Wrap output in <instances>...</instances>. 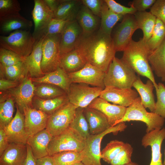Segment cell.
<instances>
[{"label":"cell","mask_w":165,"mask_h":165,"mask_svg":"<svg viewBox=\"0 0 165 165\" xmlns=\"http://www.w3.org/2000/svg\"><path fill=\"white\" fill-rule=\"evenodd\" d=\"M76 48L81 51L87 63L105 72L116 52L111 35L100 28L90 35H83Z\"/></svg>","instance_id":"1"},{"label":"cell","mask_w":165,"mask_h":165,"mask_svg":"<svg viewBox=\"0 0 165 165\" xmlns=\"http://www.w3.org/2000/svg\"><path fill=\"white\" fill-rule=\"evenodd\" d=\"M150 52L142 38L138 41L132 40L123 51L121 60L138 75L145 77L152 82L156 90L158 88L153 71L149 62Z\"/></svg>","instance_id":"2"},{"label":"cell","mask_w":165,"mask_h":165,"mask_svg":"<svg viewBox=\"0 0 165 165\" xmlns=\"http://www.w3.org/2000/svg\"><path fill=\"white\" fill-rule=\"evenodd\" d=\"M145 109L141 103L140 97H138L127 108L123 117L117 122L114 126L122 122L138 121L145 124L146 133L161 129L164 125V119L155 112H148Z\"/></svg>","instance_id":"3"},{"label":"cell","mask_w":165,"mask_h":165,"mask_svg":"<svg viewBox=\"0 0 165 165\" xmlns=\"http://www.w3.org/2000/svg\"><path fill=\"white\" fill-rule=\"evenodd\" d=\"M137 77L135 72L121 59L115 57L105 73V87L131 88Z\"/></svg>","instance_id":"4"},{"label":"cell","mask_w":165,"mask_h":165,"mask_svg":"<svg viewBox=\"0 0 165 165\" xmlns=\"http://www.w3.org/2000/svg\"><path fill=\"white\" fill-rule=\"evenodd\" d=\"M125 122L119 123L111 127L104 132L97 134H90L85 139L84 147L82 151L81 162L84 165H102L101 144L103 137L106 134L112 133L117 134L123 131L127 127Z\"/></svg>","instance_id":"5"},{"label":"cell","mask_w":165,"mask_h":165,"mask_svg":"<svg viewBox=\"0 0 165 165\" xmlns=\"http://www.w3.org/2000/svg\"><path fill=\"white\" fill-rule=\"evenodd\" d=\"M36 41L30 30H18L8 36L0 35V47L25 58L31 53Z\"/></svg>","instance_id":"6"},{"label":"cell","mask_w":165,"mask_h":165,"mask_svg":"<svg viewBox=\"0 0 165 165\" xmlns=\"http://www.w3.org/2000/svg\"><path fill=\"white\" fill-rule=\"evenodd\" d=\"M85 140L75 130L69 127L54 137L48 146L49 155H53L62 152H82L85 145Z\"/></svg>","instance_id":"7"},{"label":"cell","mask_w":165,"mask_h":165,"mask_svg":"<svg viewBox=\"0 0 165 165\" xmlns=\"http://www.w3.org/2000/svg\"><path fill=\"white\" fill-rule=\"evenodd\" d=\"M61 36V34H58L44 37L41 64V69L44 74L53 71L59 67Z\"/></svg>","instance_id":"8"},{"label":"cell","mask_w":165,"mask_h":165,"mask_svg":"<svg viewBox=\"0 0 165 165\" xmlns=\"http://www.w3.org/2000/svg\"><path fill=\"white\" fill-rule=\"evenodd\" d=\"M76 109L69 102L49 116L46 129L53 137L69 127L75 117Z\"/></svg>","instance_id":"9"},{"label":"cell","mask_w":165,"mask_h":165,"mask_svg":"<svg viewBox=\"0 0 165 165\" xmlns=\"http://www.w3.org/2000/svg\"><path fill=\"white\" fill-rule=\"evenodd\" d=\"M103 88L91 87L83 83H72L67 94L69 102L77 108L88 107L96 98L99 97Z\"/></svg>","instance_id":"10"},{"label":"cell","mask_w":165,"mask_h":165,"mask_svg":"<svg viewBox=\"0 0 165 165\" xmlns=\"http://www.w3.org/2000/svg\"><path fill=\"white\" fill-rule=\"evenodd\" d=\"M138 29L134 14L123 16L112 38L116 52L123 51L127 48L132 40L133 34Z\"/></svg>","instance_id":"11"},{"label":"cell","mask_w":165,"mask_h":165,"mask_svg":"<svg viewBox=\"0 0 165 165\" xmlns=\"http://www.w3.org/2000/svg\"><path fill=\"white\" fill-rule=\"evenodd\" d=\"M34 6L31 15L34 29L32 34L36 41L44 37L49 24L53 18V14L43 0H34Z\"/></svg>","instance_id":"12"},{"label":"cell","mask_w":165,"mask_h":165,"mask_svg":"<svg viewBox=\"0 0 165 165\" xmlns=\"http://www.w3.org/2000/svg\"><path fill=\"white\" fill-rule=\"evenodd\" d=\"M105 73L87 63L80 70L68 74L71 83H85L104 89L105 86L104 80Z\"/></svg>","instance_id":"13"},{"label":"cell","mask_w":165,"mask_h":165,"mask_svg":"<svg viewBox=\"0 0 165 165\" xmlns=\"http://www.w3.org/2000/svg\"><path fill=\"white\" fill-rule=\"evenodd\" d=\"M83 35L82 30L76 19L68 21L61 33V56L75 49Z\"/></svg>","instance_id":"14"},{"label":"cell","mask_w":165,"mask_h":165,"mask_svg":"<svg viewBox=\"0 0 165 165\" xmlns=\"http://www.w3.org/2000/svg\"><path fill=\"white\" fill-rule=\"evenodd\" d=\"M114 104L127 107L138 97V93L131 88L106 86L99 97Z\"/></svg>","instance_id":"15"},{"label":"cell","mask_w":165,"mask_h":165,"mask_svg":"<svg viewBox=\"0 0 165 165\" xmlns=\"http://www.w3.org/2000/svg\"><path fill=\"white\" fill-rule=\"evenodd\" d=\"M35 87L31 78L25 76L19 85L10 90L17 106L22 113L25 108L32 107Z\"/></svg>","instance_id":"16"},{"label":"cell","mask_w":165,"mask_h":165,"mask_svg":"<svg viewBox=\"0 0 165 165\" xmlns=\"http://www.w3.org/2000/svg\"><path fill=\"white\" fill-rule=\"evenodd\" d=\"M165 139V128L155 130L146 133L142 137L141 145L145 148L150 146L151 159L149 165H163L161 148Z\"/></svg>","instance_id":"17"},{"label":"cell","mask_w":165,"mask_h":165,"mask_svg":"<svg viewBox=\"0 0 165 165\" xmlns=\"http://www.w3.org/2000/svg\"><path fill=\"white\" fill-rule=\"evenodd\" d=\"M3 129L9 143L27 144L28 137L25 127L24 115L17 106L12 120Z\"/></svg>","instance_id":"18"},{"label":"cell","mask_w":165,"mask_h":165,"mask_svg":"<svg viewBox=\"0 0 165 165\" xmlns=\"http://www.w3.org/2000/svg\"><path fill=\"white\" fill-rule=\"evenodd\" d=\"M23 113L25 127L28 137L46 129L49 116L32 107L25 108Z\"/></svg>","instance_id":"19"},{"label":"cell","mask_w":165,"mask_h":165,"mask_svg":"<svg viewBox=\"0 0 165 165\" xmlns=\"http://www.w3.org/2000/svg\"><path fill=\"white\" fill-rule=\"evenodd\" d=\"M98 110L107 118L111 127L124 116L127 108L112 104L98 97L95 99L88 107Z\"/></svg>","instance_id":"20"},{"label":"cell","mask_w":165,"mask_h":165,"mask_svg":"<svg viewBox=\"0 0 165 165\" xmlns=\"http://www.w3.org/2000/svg\"><path fill=\"white\" fill-rule=\"evenodd\" d=\"M27 153V144L10 143L0 156V165H23Z\"/></svg>","instance_id":"21"},{"label":"cell","mask_w":165,"mask_h":165,"mask_svg":"<svg viewBox=\"0 0 165 165\" xmlns=\"http://www.w3.org/2000/svg\"><path fill=\"white\" fill-rule=\"evenodd\" d=\"M52 138L46 129L28 138L27 144L35 159L49 156L48 146Z\"/></svg>","instance_id":"22"},{"label":"cell","mask_w":165,"mask_h":165,"mask_svg":"<svg viewBox=\"0 0 165 165\" xmlns=\"http://www.w3.org/2000/svg\"><path fill=\"white\" fill-rule=\"evenodd\" d=\"M44 37L35 44L31 53L25 58L24 62L31 79L41 77L44 75L41 68L42 59V45Z\"/></svg>","instance_id":"23"},{"label":"cell","mask_w":165,"mask_h":165,"mask_svg":"<svg viewBox=\"0 0 165 165\" xmlns=\"http://www.w3.org/2000/svg\"><path fill=\"white\" fill-rule=\"evenodd\" d=\"M32 22L21 16L20 13L0 17V33L6 35L18 30H30Z\"/></svg>","instance_id":"24"},{"label":"cell","mask_w":165,"mask_h":165,"mask_svg":"<svg viewBox=\"0 0 165 165\" xmlns=\"http://www.w3.org/2000/svg\"><path fill=\"white\" fill-rule=\"evenodd\" d=\"M31 79L33 82L39 83H46L57 86L67 94L71 83L68 74L60 67L56 70L44 74L42 76Z\"/></svg>","instance_id":"25"},{"label":"cell","mask_w":165,"mask_h":165,"mask_svg":"<svg viewBox=\"0 0 165 165\" xmlns=\"http://www.w3.org/2000/svg\"><path fill=\"white\" fill-rule=\"evenodd\" d=\"M83 111L90 134L101 133L111 127L105 116L98 110L88 107L84 109Z\"/></svg>","instance_id":"26"},{"label":"cell","mask_w":165,"mask_h":165,"mask_svg":"<svg viewBox=\"0 0 165 165\" xmlns=\"http://www.w3.org/2000/svg\"><path fill=\"white\" fill-rule=\"evenodd\" d=\"M87 63L81 51L76 48L61 57L59 67L69 73L80 70Z\"/></svg>","instance_id":"27"},{"label":"cell","mask_w":165,"mask_h":165,"mask_svg":"<svg viewBox=\"0 0 165 165\" xmlns=\"http://www.w3.org/2000/svg\"><path fill=\"white\" fill-rule=\"evenodd\" d=\"M132 87L136 89L140 96L141 102L145 108H148L151 112H154L156 102L153 93L154 88L152 81L148 79L144 83L141 79L137 78L134 82Z\"/></svg>","instance_id":"28"},{"label":"cell","mask_w":165,"mask_h":165,"mask_svg":"<svg viewBox=\"0 0 165 165\" xmlns=\"http://www.w3.org/2000/svg\"><path fill=\"white\" fill-rule=\"evenodd\" d=\"M82 4L81 0H60L53 12V18L67 21L75 20Z\"/></svg>","instance_id":"29"},{"label":"cell","mask_w":165,"mask_h":165,"mask_svg":"<svg viewBox=\"0 0 165 165\" xmlns=\"http://www.w3.org/2000/svg\"><path fill=\"white\" fill-rule=\"evenodd\" d=\"M98 17L82 4L76 19L82 30L83 35L91 34L98 29L99 25Z\"/></svg>","instance_id":"30"},{"label":"cell","mask_w":165,"mask_h":165,"mask_svg":"<svg viewBox=\"0 0 165 165\" xmlns=\"http://www.w3.org/2000/svg\"><path fill=\"white\" fill-rule=\"evenodd\" d=\"M33 102V108L41 111L50 116L69 102V100L66 94L48 99L36 97L34 98Z\"/></svg>","instance_id":"31"},{"label":"cell","mask_w":165,"mask_h":165,"mask_svg":"<svg viewBox=\"0 0 165 165\" xmlns=\"http://www.w3.org/2000/svg\"><path fill=\"white\" fill-rule=\"evenodd\" d=\"M148 59L152 71L165 82V38L158 48L150 53Z\"/></svg>","instance_id":"32"},{"label":"cell","mask_w":165,"mask_h":165,"mask_svg":"<svg viewBox=\"0 0 165 165\" xmlns=\"http://www.w3.org/2000/svg\"><path fill=\"white\" fill-rule=\"evenodd\" d=\"M138 29L143 32V40L146 42L150 37L155 26L157 18L150 12L137 11L134 14Z\"/></svg>","instance_id":"33"},{"label":"cell","mask_w":165,"mask_h":165,"mask_svg":"<svg viewBox=\"0 0 165 165\" xmlns=\"http://www.w3.org/2000/svg\"><path fill=\"white\" fill-rule=\"evenodd\" d=\"M123 16L114 13L103 0L101 12V22L99 28L105 33L111 35L113 27L119 21L122 19Z\"/></svg>","instance_id":"34"},{"label":"cell","mask_w":165,"mask_h":165,"mask_svg":"<svg viewBox=\"0 0 165 165\" xmlns=\"http://www.w3.org/2000/svg\"><path fill=\"white\" fill-rule=\"evenodd\" d=\"M165 38V25L160 20L157 18L156 24L152 34L146 42L150 53L158 48Z\"/></svg>","instance_id":"35"},{"label":"cell","mask_w":165,"mask_h":165,"mask_svg":"<svg viewBox=\"0 0 165 165\" xmlns=\"http://www.w3.org/2000/svg\"><path fill=\"white\" fill-rule=\"evenodd\" d=\"M83 110L84 109L77 108L75 117L69 127L77 131L85 140L90 133Z\"/></svg>","instance_id":"36"},{"label":"cell","mask_w":165,"mask_h":165,"mask_svg":"<svg viewBox=\"0 0 165 165\" xmlns=\"http://www.w3.org/2000/svg\"><path fill=\"white\" fill-rule=\"evenodd\" d=\"M51 156L54 165H74L82 159V151H63Z\"/></svg>","instance_id":"37"},{"label":"cell","mask_w":165,"mask_h":165,"mask_svg":"<svg viewBox=\"0 0 165 165\" xmlns=\"http://www.w3.org/2000/svg\"><path fill=\"white\" fill-rule=\"evenodd\" d=\"M42 84L35 87V95L38 98L48 99L67 94L63 90L57 86L49 84Z\"/></svg>","instance_id":"38"},{"label":"cell","mask_w":165,"mask_h":165,"mask_svg":"<svg viewBox=\"0 0 165 165\" xmlns=\"http://www.w3.org/2000/svg\"><path fill=\"white\" fill-rule=\"evenodd\" d=\"M14 111V102L9 98L1 101L0 104V127L4 128L12 121Z\"/></svg>","instance_id":"39"},{"label":"cell","mask_w":165,"mask_h":165,"mask_svg":"<svg viewBox=\"0 0 165 165\" xmlns=\"http://www.w3.org/2000/svg\"><path fill=\"white\" fill-rule=\"evenodd\" d=\"M0 66L1 73L10 80L15 81L28 73L24 61L10 66L4 67L1 64Z\"/></svg>","instance_id":"40"},{"label":"cell","mask_w":165,"mask_h":165,"mask_svg":"<svg viewBox=\"0 0 165 165\" xmlns=\"http://www.w3.org/2000/svg\"><path fill=\"white\" fill-rule=\"evenodd\" d=\"M123 141L118 140L111 141L101 152V159L110 163L120 151L124 145Z\"/></svg>","instance_id":"41"},{"label":"cell","mask_w":165,"mask_h":165,"mask_svg":"<svg viewBox=\"0 0 165 165\" xmlns=\"http://www.w3.org/2000/svg\"><path fill=\"white\" fill-rule=\"evenodd\" d=\"M25 58L7 49L0 47V64L9 67L24 61Z\"/></svg>","instance_id":"42"},{"label":"cell","mask_w":165,"mask_h":165,"mask_svg":"<svg viewBox=\"0 0 165 165\" xmlns=\"http://www.w3.org/2000/svg\"><path fill=\"white\" fill-rule=\"evenodd\" d=\"M133 150L130 144L125 143L119 153L111 162V165H124L131 162Z\"/></svg>","instance_id":"43"},{"label":"cell","mask_w":165,"mask_h":165,"mask_svg":"<svg viewBox=\"0 0 165 165\" xmlns=\"http://www.w3.org/2000/svg\"><path fill=\"white\" fill-rule=\"evenodd\" d=\"M21 9L17 0H0V17L19 13Z\"/></svg>","instance_id":"44"},{"label":"cell","mask_w":165,"mask_h":165,"mask_svg":"<svg viewBox=\"0 0 165 165\" xmlns=\"http://www.w3.org/2000/svg\"><path fill=\"white\" fill-rule=\"evenodd\" d=\"M157 87V89L156 90L157 99L154 112L165 119V86L163 83L159 82Z\"/></svg>","instance_id":"45"},{"label":"cell","mask_w":165,"mask_h":165,"mask_svg":"<svg viewBox=\"0 0 165 165\" xmlns=\"http://www.w3.org/2000/svg\"><path fill=\"white\" fill-rule=\"evenodd\" d=\"M109 9L116 14L123 16L128 14H134L137 12L134 8L121 5L114 0H105Z\"/></svg>","instance_id":"46"},{"label":"cell","mask_w":165,"mask_h":165,"mask_svg":"<svg viewBox=\"0 0 165 165\" xmlns=\"http://www.w3.org/2000/svg\"><path fill=\"white\" fill-rule=\"evenodd\" d=\"M68 21L53 18L49 24L44 37L48 35L61 34Z\"/></svg>","instance_id":"47"},{"label":"cell","mask_w":165,"mask_h":165,"mask_svg":"<svg viewBox=\"0 0 165 165\" xmlns=\"http://www.w3.org/2000/svg\"><path fill=\"white\" fill-rule=\"evenodd\" d=\"M165 25V0H156L150 8V12Z\"/></svg>","instance_id":"48"},{"label":"cell","mask_w":165,"mask_h":165,"mask_svg":"<svg viewBox=\"0 0 165 165\" xmlns=\"http://www.w3.org/2000/svg\"><path fill=\"white\" fill-rule=\"evenodd\" d=\"M82 4L88 8L95 15L101 17V12L103 0H82Z\"/></svg>","instance_id":"49"},{"label":"cell","mask_w":165,"mask_h":165,"mask_svg":"<svg viewBox=\"0 0 165 165\" xmlns=\"http://www.w3.org/2000/svg\"><path fill=\"white\" fill-rule=\"evenodd\" d=\"M156 0H134L129 2L128 5L134 8L137 11H144L150 8Z\"/></svg>","instance_id":"50"},{"label":"cell","mask_w":165,"mask_h":165,"mask_svg":"<svg viewBox=\"0 0 165 165\" xmlns=\"http://www.w3.org/2000/svg\"><path fill=\"white\" fill-rule=\"evenodd\" d=\"M9 144L4 129L0 127V156L7 148Z\"/></svg>","instance_id":"51"},{"label":"cell","mask_w":165,"mask_h":165,"mask_svg":"<svg viewBox=\"0 0 165 165\" xmlns=\"http://www.w3.org/2000/svg\"><path fill=\"white\" fill-rule=\"evenodd\" d=\"M17 86L15 81L4 79L0 80V90L1 91L11 89Z\"/></svg>","instance_id":"52"},{"label":"cell","mask_w":165,"mask_h":165,"mask_svg":"<svg viewBox=\"0 0 165 165\" xmlns=\"http://www.w3.org/2000/svg\"><path fill=\"white\" fill-rule=\"evenodd\" d=\"M36 165H54L51 156H46L36 159Z\"/></svg>","instance_id":"53"},{"label":"cell","mask_w":165,"mask_h":165,"mask_svg":"<svg viewBox=\"0 0 165 165\" xmlns=\"http://www.w3.org/2000/svg\"><path fill=\"white\" fill-rule=\"evenodd\" d=\"M27 145L28 148L27 155L26 159L23 165H36V159L33 155L29 146L27 144Z\"/></svg>","instance_id":"54"},{"label":"cell","mask_w":165,"mask_h":165,"mask_svg":"<svg viewBox=\"0 0 165 165\" xmlns=\"http://www.w3.org/2000/svg\"><path fill=\"white\" fill-rule=\"evenodd\" d=\"M60 0H43L49 8L53 12L57 7Z\"/></svg>","instance_id":"55"},{"label":"cell","mask_w":165,"mask_h":165,"mask_svg":"<svg viewBox=\"0 0 165 165\" xmlns=\"http://www.w3.org/2000/svg\"><path fill=\"white\" fill-rule=\"evenodd\" d=\"M124 165H139L136 163L131 162H130V163L128 164Z\"/></svg>","instance_id":"56"},{"label":"cell","mask_w":165,"mask_h":165,"mask_svg":"<svg viewBox=\"0 0 165 165\" xmlns=\"http://www.w3.org/2000/svg\"><path fill=\"white\" fill-rule=\"evenodd\" d=\"M74 165H84L83 163L81 162H77L74 164Z\"/></svg>","instance_id":"57"},{"label":"cell","mask_w":165,"mask_h":165,"mask_svg":"<svg viewBox=\"0 0 165 165\" xmlns=\"http://www.w3.org/2000/svg\"><path fill=\"white\" fill-rule=\"evenodd\" d=\"M164 161L163 162V165H165V149L164 150Z\"/></svg>","instance_id":"58"}]
</instances>
